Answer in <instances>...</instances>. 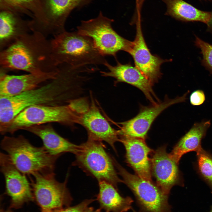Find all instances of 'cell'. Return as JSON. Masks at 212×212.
Wrapping results in <instances>:
<instances>
[{
  "label": "cell",
  "mask_w": 212,
  "mask_h": 212,
  "mask_svg": "<svg viewBox=\"0 0 212 212\" xmlns=\"http://www.w3.org/2000/svg\"><path fill=\"white\" fill-rule=\"evenodd\" d=\"M104 146L101 141L88 137L86 142L78 146L74 163L98 181H106L117 189V184L122 181Z\"/></svg>",
  "instance_id": "6"
},
{
  "label": "cell",
  "mask_w": 212,
  "mask_h": 212,
  "mask_svg": "<svg viewBox=\"0 0 212 212\" xmlns=\"http://www.w3.org/2000/svg\"><path fill=\"white\" fill-rule=\"evenodd\" d=\"M0 9L11 10L30 17L34 30L40 29L44 22V14L39 0H0Z\"/></svg>",
  "instance_id": "23"
},
{
  "label": "cell",
  "mask_w": 212,
  "mask_h": 212,
  "mask_svg": "<svg viewBox=\"0 0 212 212\" xmlns=\"http://www.w3.org/2000/svg\"><path fill=\"white\" fill-rule=\"evenodd\" d=\"M84 212H101V211L100 209L95 210L92 207H88Z\"/></svg>",
  "instance_id": "30"
},
{
  "label": "cell",
  "mask_w": 212,
  "mask_h": 212,
  "mask_svg": "<svg viewBox=\"0 0 212 212\" xmlns=\"http://www.w3.org/2000/svg\"><path fill=\"white\" fill-rule=\"evenodd\" d=\"M119 141L124 145L126 150L127 163L137 175L152 181L150 160L149 155L152 151L145 140L136 138L120 137Z\"/></svg>",
  "instance_id": "18"
},
{
  "label": "cell",
  "mask_w": 212,
  "mask_h": 212,
  "mask_svg": "<svg viewBox=\"0 0 212 212\" xmlns=\"http://www.w3.org/2000/svg\"><path fill=\"white\" fill-rule=\"evenodd\" d=\"M0 67L33 74L57 71L50 40L36 32L26 34L0 51Z\"/></svg>",
  "instance_id": "2"
},
{
  "label": "cell",
  "mask_w": 212,
  "mask_h": 212,
  "mask_svg": "<svg viewBox=\"0 0 212 212\" xmlns=\"http://www.w3.org/2000/svg\"><path fill=\"white\" fill-rule=\"evenodd\" d=\"M195 43L201 50L205 65L212 72V45L196 37Z\"/></svg>",
  "instance_id": "26"
},
{
  "label": "cell",
  "mask_w": 212,
  "mask_h": 212,
  "mask_svg": "<svg viewBox=\"0 0 212 212\" xmlns=\"http://www.w3.org/2000/svg\"><path fill=\"white\" fill-rule=\"evenodd\" d=\"M145 0H135L136 13H140L143 4Z\"/></svg>",
  "instance_id": "29"
},
{
  "label": "cell",
  "mask_w": 212,
  "mask_h": 212,
  "mask_svg": "<svg viewBox=\"0 0 212 212\" xmlns=\"http://www.w3.org/2000/svg\"><path fill=\"white\" fill-rule=\"evenodd\" d=\"M56 64L66 63L75 67L103 64L107 61L95 47L92 39L77 31H66L50 40Z\"/></svg>",
  "instance_id": "4"
},
{
  "label": "cell",
  "mask_w": 212,
  "mask_h": 212,
  "mask_svg": "<svg viewBox=\"0 0 212 212\" xmlns=\"http://www.w3.org/2000/svg\"><path fill=\"white\" fill-rule=\"evenodd\" d=\"M150 163L156 185L165 194L168 195L175 185L183 186L178 164L170 158L166 146H161L155 151Z\"/></svg>",
  "instance_id": "14"
},
{
  "label": "cell",
  "mask_w": 212,
  "mask_h": 212,
  "mask_svg": "<svg viewBox=\"0 0 212 212\" xmlns=\"http://www.w3.org/2000/svg\"><path fill=\"white\" fill-rule=\"evenodd\" d=\"M21 15L11 10L0 9V51L31 32L30 20L24 19Z\"/></svg>",
  "instance_id": "19"
},
{
  "label": "cell",
  "mask_w": 212,
  "mask_h": 212,
  "mask_svg": "<svg viewBox=\"0 0 212 212\" xmlns=\"http://www.w3.org/2000/svg\"><path fill=\"white\" fill-rule=\"evenodd\" d=\"M117 62L116 65L112 66L107 61L104 65L108 71H101V75L114 78L115 83L125 82L138 88L152 104L160 102L153 90V85L137 67L129 64H122L117 60Z\"/></svg>",
  "instance_id": "15"
},
{
  "label": "cell",
  "mask_w": 212,
  "mask_h": 212,
  "mask_svg": "<svg viewBox=\"0 0 212 212\" xmlns=\"http://www.w3.org/2000/svg\"><path fill=\"white\" fill-rule=\"evenodd\" d=\"M95 200L86 199L76 206L67 207L55 210L52 212H84Z\"/></svg>",
  "instance_id": "27"
},
{
  "label": "cell",
  "mask_w": 212,
  "mask_h": 212,
  "mask_svg": "<svg viewBox=\"0 0 212 212\" xmlns=\"http://www.w3.org/2000/svg\"><path fill=\"white\" fill-rule=\"evenodd\" d=\"M166 6L165 14L183 21H198L208 25L212 13L199 10L183 0H163Z\"/></svg>",
  "instance_id": "24"
},
{
  "label": "cell",
  "mask_w": 212,
  "mask_h": 212,
  "mask_svg": "<svg viewBox=\"0 0 212 212\" xmlns=\"http://www.w3.org/2000/svg\"><path fill=\"white\" fill-rule=\"evenodd\" d=\"M0 170L4 177L6 192L11 199V208H19L34 200L30 182L19 170L6 154L0 153Z\"/></svg>",
  "instance_id": "11"
},
{
  "label": "cell",
  "mask_w": 212,
  "mask_h": 212,
  "mask_svg": "<svg viewBox=\"0 0 212 212\" xmlns=\"http://www.w3.org/2000/svg\"><path fill=\"white\" fill-rule=\"evenodd\" d=\"M115 166L122 178V181L134 193L142 212H171L168 196L152 181L131 174L113 159Z\"/></svg>",
  "instance_id": "9"
},
{
  "label": "cell",
  "mask_w": 212,
  "mask_h": 212,
  "mask_svg": "<svg viewBox=\"0 0 212 212\" xmlns=\"http://www.w3.org/2000/svg\"><path fill=\"white\" fill-rule=\"evenodd\" d=\"M136 24L135 39L132 42L127 52L132 57L135 67L153 85L160 78V66L166 61L150 52L143 35L141 19L137 20Z\"/></svg>",
  "instance_id": "13"
},
{
  "label": "cell",
  "mask_w": 212,
  "mask_h": 212,
  "mask_svg": "<svg viewBox=\"0 0 212 212\" xmlns=\"http://www.w3.org/2000/svg\"><path fill=\"white\" fill-rule=\"evenodd\" d=\"M80 115L73 104L56 106L36 105L24 110L11 121L0 126L2 135L13 134L32 126L51 123L66 125L78 123Z\"/></svg>",
  "instance_id": "5"
},
{
  "label": "cell",
  "mask_w": 212,
  "mask_h": 212,
  "mask_svg": "<svg viewBox=\"0 0 212 212\" xmlns=\"http://www.w3.org/2000/svg\"><path fill=\"white\" fill-rule=\"evenodd\" d=\"M39 137L43 146L52 155L60 156L67 152L74 154L78 145H75L59 135L50 124L36 125L24 129Z\"/></svg>",
  "instance_id": "20"
},
{
  "label": "cell",
  "mask_w": 212,
  "mask_h": 212,
  "mask_svg": "<svg viewBox=\"0 0 212 212\" xmlns=\"http://www.w3.org/2000/svg\"><path fill=\"white\" fill-rule=\"evenodd\" d=\"M80 71L66 63L58 65L57 74L44 85L18 95L0 98V124L11 121L29 107L36 105L56 106L67 101L68 90L73 83L79 82Z\"/></svg>",
  "instance_id": "1"
},
{
  "label": "cell",
  "mask_w": 212,
  "mask_h": 212,
  "mask_svg": "<svg viewBox=\"0 0 212 212\" xmlns=\"http://www.w3.org/2000/svg\"><path fill=\"white\" fill-rule=\"evenodd\" d=\"M58 71L21 75H9L0 71V98L15 96L36 88L55 77Z\"/></svg>",
  "instance_id": "17"
},
{
  "label": "cell",
  "mask_w": 212,
  "mask_h": 212,
  "mask_svg": "<svg viewBox=\"0 0 212 212\" xmlns=\"http://www.w3.org/2000/svg\"><path fill=\"white\" fill-rule=\"evenodd\" d=\"M29 177L41 212H52L69 206L72 199L67 187V176L62 183L56 180L54 172L36 173Z\"/></svg>",
  "instance_id": "8"
},
{
  "label": "cell",
  "mask_w": 212,
  "mask_h": 212,
  "mask_svg": "<svg viewBox=\"0 0 212 212\" xmlns=\"http://www.w3.org/2000/svg\"><path fill=\"white\" fill-rule=\"evenodd\" d=\"M98 182L99 191L97 200L100 209L105 212H126L132 208L133 201L131 198L122 196L116 188L106 181Z\"/></svg>",
  "instance_id": "22"
},
{
  "label": "cell",
  "mask_w": 212,
  "mask_h": 212,
  "mask_svg": "<svg viewBox=\"0 0 212 212\" xmlns=\"http://www.w3.org/2000/svg\"><path fill=\"white\" fill-rule=\"evenodd\" d=\"M209 212H212V206L211 209L210 211Z\"/></svg>",
  "instance_id": "32"
},
{
  "label": "cell",
  "mask_w": 212,
  "mask_h": 212,
  "mask_svg": "<svg viewBox=\"0 0 212 212\" xmlns=\"http://www.w3.org/2000/svg\"><path fill=\"white\" fill-rule=\"evenodd\" d=\"M0 212H14L11 210H1Z\"/></svg>",
  "instance_id": "31"
},
{
  "label": "cell",
  "mask_w": 212,
  "mask_h": 212,
  "mask_svg": "<svg viewBox=\"0 0 212 212\" xmlns=\"http://www.w3.org/2000/svg\"><path fill=\"white\" fill-rule=\"evenodd\" d=\"M78 123L86 130L88 137L107 142L115 150L114 144L120 140L118 130L111 126L95 103L80 116Z\"/></svg>",
  "instance_id": "16"
},
{
  "label": "cell",
  "mask_w": 212,
  "mask_h": 212,
  "mask_svg": "<svg viewBox=\"0 0 212 212\" xmlns=\"http://www.w3.org/2000/svg\"><path fill=\"white\" fill-rule=\"evenodd\" d=\"M205 100V96L203 91L200 90L194 91L190 96V101L191 105L198 106L202 104Z\"/></svg>",
  "instance_id": "28"
},
{
  "label": "cell",
  "mask_w": 212,
  "mask_h": 212,
  "mask_svg": "<svg viewBox=\"0 0 212 212\" xmlns=\"http://www.w3.org/2000/svg\"><path fill=\"white\" fill-rule=\"evenodd\" d=\"M210 125V121L194 124L169 153L170 158L178 164L183 155L191 151L196 152L201 147V140L205 136Z\"/></svg>",
  "instance_id": "21"
},
{
  "label": "cell",
  "mask_w": 212,
  "mask_h": 212,
  "mask_svg": "<svg viewBox=\"0 0 212 212\" xmlns=\"http://www.w3.org/2000/svg\"><path fill=\"white\" fill-rule=\"evenodd\" d=\"M44 15V24L38 32L46 37L66 31L65 24L75 9L88 4L93 0H39Z\"/></svg>",
  "instance_id": "12"
},
{
  "label": "cell",
  "mask_w": 212,
  "mask_h": 212,
  "mask_svg": "<svg viewBox=\"0 0 212 212\" xmlns=\"http://www.w3.org/2000/svg\"><path fill=\"white\" fill-rule=\"evenodd\" d=\"M1 146L17 168L28 177L36 173L54 172L56 162L59 156L52 155L43 146H34L21 135L4 136Z\"/></svg>",
  "instance_id": "3"
},
{
  "label": "cell",
  "mask_w": 212,
  "mask_h": 212,
  "mask_svg": "<svg viewBox=\"0 0 212 212\" xmlns=\"http://www.w3.org/2000/svg\"><path fill=\"white\" fill-rule=\"evenodd\" d=\"M189 92L183 96L170 99L167 97L162 102L148 106H141L138 114L131 119L119 123L121 125L118 130L119 136L145 140L152 123L157 117L169 106L184 102Z\"/></svg>",
  "instance_id": "10"
},
{
  "label": "cell",
  "mask_w": 212,
  "mask_h": 212,
  "mask_svg": "<svg viewBox=\"0 0 212 212\" xmlns=\"http://www.w3.org/2000/svg\"><path fill=\"white\" fill-rule=\"evenodd\" d=\"M196 153L198 171L212 192V156L201 147Z\"/></svg>",
  "instance_id": "25"
},
{
  "label": "cell",
  "mask_w": 212,
  "mask_h": 212,
  "mask_svg": "<svg viewBox=\"0 0 212 212\" xmlns=\"http://www.w3.org/2000/svg\"><path fill=\"white\" fill-rule=\"evenodd\" d=\"M114 21L100 11L93 19L82 20L77 27L80 34L90 38L99 52L103 56H112L116 59L120 51L128 52L132 42L119 35L112 28Z\"/></svg>",
  "instance_id": "7"
}]
</instances>
